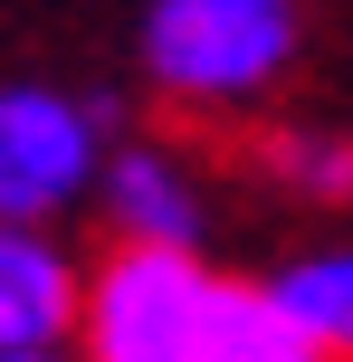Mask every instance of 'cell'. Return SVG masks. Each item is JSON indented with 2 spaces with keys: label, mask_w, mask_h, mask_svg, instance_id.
I'll return each mask as SVG.
<instances>
[{
  "label": "cell",
  "mask_w": 353,
  "mask_h": 362,
  "mask_svg": "<svg viewBox=\"0 0 353 362\" xmlns=\"http://www.w3.org/2000/svg\"><path fill=\"white\" fill-rule=\"evenodd\" d=\"M86 257L57 229H10L0 219V353H67Z\"/></svg>",
  "instance_id": "5b68a950"
},
{
  "label": "cell",
  "mask_w": 353,
  "mask_h": 362,
  "mask_svg": "<svg viewBox=\"0 0 353 362\" xmlns=\"http://www.w3.org/2000/svg\"><path fill=\"white\" fill-rule=\"evenodd\" d=\"M248 172L277 191L316 200V210H353V134L344 124H277L248 144Z\"/></svg>",
  "instance_id": "52a82bcc"
},
{
  "label": "cell",
  "mask_w": 353,
  "mask_h": 362,
  "mask_svg": "<svg viewBox=\"0 0 353 362\" xmlns=\"http://www.w3.org/2000/svg\"><path fill=\"white\" fill-rule=\"evenodd\" d=\"M296 48H306L296 0H144V29H134L144 86L191 115L258 105L267 86H287Z\"/></svg>",
  "instance_id": "6da1fadb"
},
{
  "label": "cell",
  "mask_w": 353,
  "mask_h": 362,
  "mask_svg": "<svg viewBox=\"0 0 353 362\" xmlns=\"http://www.w3.org/2000/svg\"><path fill=\"white\" fill-rule=\"evenodd\" d=\"M267 305L306 334L325 362H353V248H306L267 276Z\"/></svg>",
  "instance_id": "8992f818"
},
{
  "label": "cell",
  "mask_w": 353,
  "mask_h": 362,
  "mask_svg": "<svg viewBox=\"0 0 353 362\" xmlns=\"http://www.w3.org/2000/svg\"><path fill=\"white\" fill-rule=\"evenodd\" d=\"M220 276L201 248H144L115 238L76 286V362H210Z\"/></svg>",
  "instance_id": "7a4b0ae2"
},
{
  "label": "cell",
  "mask_w": 353,
  "mask_h": 362,
  "mask_svg": "<svg viewBox=\"0 0 353 362\" xmlns=\"http://www.w3.org/2000/svg\"><path fill=\"white\" fill-rule=\"evenodd\" d=\"M86 200L105 210L115 238H144V248H201V229H210V191H201V172H191L172 144H134V134L96 153Z\"/></svg>",
  "instance_id": "277c9868"
},
{
  "label": "cell",
  "mask_w": 353,
  "mask_h": 362,
  "mask_svg": "<svg viewBox=\"0 0 353 362\" xmlns=\"http://www.w3.org/2000/svg\"><path fill=\"white\" fill-rule=\"evenodd\" d=\"M210 362H325V353L267 305V286H229V276H220V305H210Z\"/></svg>",
  "instance_id": "ba28073f"
},
{
  "label": "cell",
  "mask_w": 353,
  "mask_h": 362,
  "mask_svg": "<svg viewBox=\"0 0 353 362\" xmlns=\"http://www.w3.org/2000/svg\"><path fill=\"white\" fill-rule=\"evenodd\" d=\"M105 124L76 86L48 76H0V219L10 229H57L67 210H86Z\"/></svg>",
  "instance_id": "3957f363"
},
{
  "label": "cell",
  "mask_w": 353,
  "mask_h": 362,
  "mask_svg": "<svg viewBox=\"0 0 353 362\" xmlns=\"http://www.w3.org/2000/svg\"><path fill=\"white\" fill-rule=\"evenodd\" d=\"M0 362H67V353H0Z\"/></svg>",
  "instance_id": "9c48e42d"
}]
</instances>
